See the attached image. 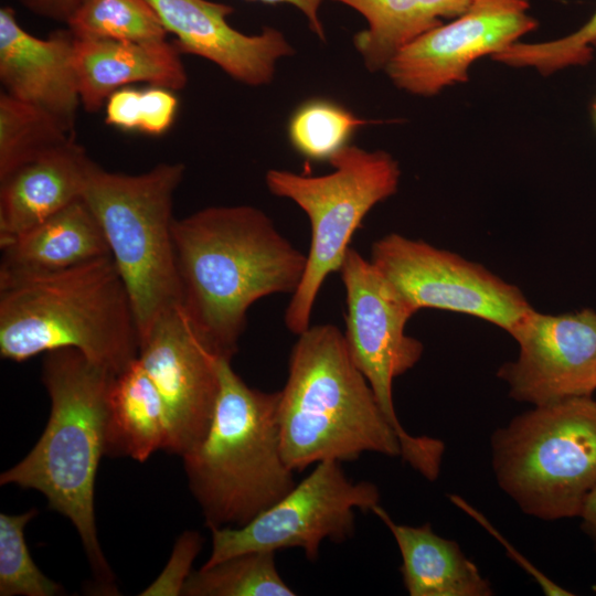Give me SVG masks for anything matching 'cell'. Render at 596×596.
I'll use <instances>...</instances> for the list:
<instances>
[{
    "label": "cell",
    "instance_id": "1",
    "mask_svg": "<svg viewBox=\"0 0 596 596\" xmlns=\"http://www.w3.org/2000/svg\"><path fill=\"white\" fill-rule=\"evenodd\" d=\"M172 234L181 307L216 354L232 360L248 308L269 295H292L307 254L251 205L202 209L174 220Z\"/></svg>",
    "mask_w": 596,
    "mask_h": 596
},
{
    "label": "cell",
    "instance_id": "2",
    "mask_svg": "<svg viewBox=\"0 0 596 596\" xmlns=\"http://www.w3.org/2000/svg\"><path fill=\"white\" fill-rule=\"evenodd\" d=\"M139 332L111 256L68 269L0 278V354L23 362L76 349L114 374L139 355Z\"/></svg>",
    "mask_w": 596,
    "mask_h": 596
},
{
    "label": "cell",
    "instance_id": "3",
    "mask_svg": "<svg viewBox=\"0 0 596 596\" xmlns=\"http://www.w3.org/2000/svg\"><path fill=\"white\" fill-rule=\"evenodd\" d=\"M281 454L292 471L364 453L402 454L400 438L349 352L344 333L326 323L298 334L279 391Z\"/></svg>",
    "mask_w": 596,
    "mask_h": 596
},
{
    "label": "cell",
    "instance_id": "4",
    "mask_svg": "<svg viewBox=\"0 0 596 596\" xmlns=\"http://www.w3.org/2000/svg\"><path fill=\"white\" fill-rule=\"evenodd\" d=\"M115 375L76 349L45 353L42 380L51 400L46 427L32 450L0 476L1 486L42 492L51 510L70 519L95 575L110 592L114 576L97 540L94 489Z\"/></svg>",
    "mask_w": 596,
    "mask_h": 596
},
{
    "label": "cell",
    "instance_id": "5",
    "mask_svg": "<svg viewBox=\"0 0 596 596\" xmlns=\"http://www.w3.org/2000/svg\"><path fill=\"white\" fill-rule=\"evenodd\" d=\"M220 387L204 438L182 456L189 487L206 526H243L296 485L281 454L279 391L248 386L219 363Z\"/></svg>",
    "mask_w": 596,
    "mask_h": 596
},
{
    "label": "cell",
    "instance_id": "6",
    "mask_svg": "<svg viewBox=\"0 0 596 596\" xmlns=\"http://www.w3.org/2000/svg\"><path fill=\"white\" fill-rule=\"evenodd\" d=\"M184 172L181 162H161L139 174L94 163L84 190L129 295L140 341L181 305L172 227L173 196Z\"/></svg>",
    "mask_w": 596,
    "mask_h": 596
},
{
    "label": "cell",
    "instance_id": "7",
    "mask_svg": "<svg viewBox=\"0 0 596 596\" xmlns=\"http://www.w3.org/2000/svg\"><path fill=\"white\" fill-rule=\"evenodd\" d=\"M499 487L531 517H579L596 487V401L578 395L533 406L491 437Z\"/></svg>",
    "mask_w": 596,
    "mask_h": 596
},
{
    "label": "cell",
    "instance_id": "8",
    "mask_svg": "<svg viewBox=\"0 0 596 596\" xmlns=\"http://www.w3.org/2000/svg\"><path fill=\"white\" fill-rule=\"evenodd\" d=\"M328 162L333 170L323 175L270 169L265 178L269 192L295 202L311 225L306 269L285 311V324L297 336L310 327L319 290L339 270L354 232L375 204L397 191L401 177L397 161L383 150L348 145Z\"/></svg>",
    "mask_w": 596,
    "mask_h": 596
},
{
    "label": "cell",
    "instance_id": "9",
    "mask_svg": "<svg viewBox=\"0 0 596 596\" xmlns=\"http://www.w3.org/2000/svg\"><path fill=\"white\" fill-rule=\"evenodd\" d=\"M338 272L345 290L344 338L352 360L396 432L403 460L426 479L435 480L440 472L444 443L407 433L393 402L394 380L423 355V343L405 331L416 311L373 263L354 248L348 249Z\"/></svg>",
    "mask_w": 596,
    "mask_h": 596
},
{
    "label": "cell",
    "instance_id": "10",
    "mask_svg": "<svg viewBox=\"0 0 596 596\" xmlns=\"http://www.w3.org/2000/svg\"><path fill=\"white\" fill-rule=\"evenodd\" d=\"M380 504V490L370 481L350 480L336 460L315 469L270 508L243 526L215 528L212 552L203 566L254 551L300 549L315 561L324 540L341 543L355 529V510Z\"/></svg>",
    "mask_w": 596,
    "mask_h": 596
},
{
    "label": "cell",
    "instance_id": "11",
    "mask_svg": "<svg viewBox=\"0 0 596 596\" xmlns=\"http://www.w3.org/2000/svg\"><path fill=\"white\" fill-rule=\"evenodd\" d=\"M370 260L416 312L423 308L459 312L510 333L532 308L517 286L422 240L387 234L373 243Z\"/></svg>",
    "mask_w": 596,
    "mask_h": 596
},
{
    "label": "cell",
    "instance_id": "12",
    "mask_svg": "<svg viewBox=\"0 0 596 596\" xmlns=\"http://www.w3.org/2000/svg\"><path fill=\"white\" fill-rule=\"evenodd\" d=\"M529 0H472L465 12L404 46L386 65L392 83L433 96L468 79L471 64L491 57L538 26Z\"/></svg>",
    "mask_w": 596,
    "mask_h": 596
},
{
    "label": "cell",
    "instance_id": "13",
    "mask_svg": "<svg viewBox=\"0 0 596 596\" xmlns=\"http://www.w3.org/2000/svg\"><path fill=\"white\" fill-rule=\"evenodd\" d=\"M138 358L164 404L166 451L182 457L210 427L220 387L221 356L180 305L163 313L141 339Z\"/></svg>",
    "mask_w": 596,
    "mask_h": 596
},
{
    "label": "cell",
    "instance_id": "14",
    "mask_svg": "<svg viewBox=\"0 0 596 596\" xmlns=\"http://www.w3.org/2000/svg\"><path fill=\"white\" fill-rule=\"evenodd\" d=\"M509 334L519 345V355L504 363L498 376L512 398L538 406L593 394L595 310L547 315L531 308Z\"/></svg>",
    "mask_w": 596,
    "mask_h": 596
},
{
    "label": "cell",
    "instance_id": "15",
    "mask_svg": "<svg viewBox=\"0 0 596 596\" xmlns=\"http://www.w3.org/2000/svg\"><path fill=\"white\" fill-rule=\"evenodd\" d=\"M181 53L203 57L233 79L262 86L273 81L276 63L294 54L283 32L264 28L244 34L230 25L234 8L210 0H148Z\"/></svg>",
    "mask_w": 596,
    "mask_h": 596
},
{
    "label": "cell",
    "instance_id": "16",
    "mask_svg": "<svg viewBox=\"0 0 596 596\" xmlns=\"http://www.w3.org/2000/svg\"><path fill=\"white\" fill-rule=\"evenodd\" d=\"M75 35L66 28L46 39L26 32L10 7L0 9V81L4 93L36 106L75 130L81 103Z\"/></svg>",
    "mask_w": 596,
    "mask_h": 596
},
{
    "label": "cell",
    "instance_id": "17",
    "mask_svg": "<svg viewBox=\"0 0 596 596\" xmlns=\"http://www.w3.org/2000/svg\"><path fill=\"white\" fill-rule=\"evenodd\" d=\"M172 42L152 43L75 36L74 62L82 107L98 111L108 97L130 84L180 91L188 75Z\"/></svg>",
    "mask_w": 596,
    "mask_h": 596
},
{
    "label": "cell",
    "instance_id": "18",
    "mask_svg": "<svg viewBox=\"0 0 596 596\" xmlns=\"http://www.w3.org/2000/svg\"><path fill=\"white\" fill-rule=\"evenodd\" d=\"M94 163L73 139L0 178V242L83 198Z\"/></svg>",
    "mask_w": 596,
    "mask_h": 596
},
{
    "label": "cell",
    "instance_id": "19",
    "mask_svg": "<svg viewBox=\"0 0 596 596\" xmlns=\"http://www.w3.org/2000/svg\"><path fill=\"white\" fill-rule=\"evenodd\" d=\"M0 278L55 273L109 256L103 230L83 198L0 242Z\"/></svg>",
    "mask_w": 596,
    "mask_h": 596
},
{
    "label": "cell",
    "instance_id": "20",
    "mask_svg": "<svg viewBox=\"0 0 596 596\" xmlns=\"http://www.w3.org/2000/svg\"><path fill=\"white\" fill-rule=\"evenodd\" d=\"M372 512L392 533L401 556L404 587L411 596H490V583L456 541L437 535L430 523L398 524L380 505Z\"/></svg>",
    "mask_w": 596,
    "mask_h": 596
},
{
    "label": "cell",
    "instance_id": "21",
    "mask_svg": "<svg viewBox=\"0 0 596 596\" xmlns=\"http://www.w3.org/2000/svg\"><path fill=\"white\" fill-rule=\"evenodd\" d=\"M168 421L163 401L139 358L111 381L107 397L105 455L146 461L166 450Z\"/></svg>",
    "mask_w": 596,
    "mask_h": 596
},
{
    "label": "cell",
    "instance_id": "22",
    "mask_svg": "<svg viewBox=\"0 0 596 596\" xmlns=\"http://www.w3.org/2000/svg\"><path fill=\"white\" fill-rule=\"evenodd\" d=\"M358 13L366 28L353 36V44L370 72L386 67L407 44L455 19L472 0H333Z\"/></svg>",
    "mask_w": 596,
    "mask_h": 596
},
{
    "label": "cell",
    "instance_id": "23",
    "mask_svg": "<svg viewBox=\"0 0 596 596\" xmlns=\"http://www.w3.org/2000/svg\"><path fill=\"white\" fill-rule=\"evenodd\" d=\"M73 139L74 132L51 114L1 92L0 178Z\"/></svg>",
    "mask_w": 596,
    "mask_h": 596
},
{
    "label": "cell",
    "instance_id": "24",
    "mask_svg": "<svg viewBox=\"0 0 596 596\" xmlns=\"http://www.w3.org/2000/svg\"><path fill=\"white\" fill-rule=\"evenodd\" d=\"M182 595L294 596L296 593L281 578L275 552L254 551L191 572Z\"/></svg>",
    "mask_w": 596,
    "mask_h": 596
},
{
    "label": "cell",
    "instance_id": "25",
    "mask_svg": "<svg viewBox=\"0 0 596 596\" xmlns=\"http://www.w3.org/2000/svg\"><path fill=\"white\" fill-rule=\"evenodd\" d=\"M66 25L76 38L152 43L168 35L148 0H81Z\"/></svg>",
    "mask_w": 596,
    "mask_h": 596
},
{
    "label": "cell",
    "instance_id": "26",
    "mask_svg": "<svg viewBox=\"0 0 596 596\" xmlns=\"http://www.w3.org/2000/svg\"><path fill=\"white\" fill-rule=\"evenodd\" d=\"M368 123L334 100L312 98L291 114L287 135L300 156L313 161H329Z\"/></svg>",
    "mask_w": 596,
    "mask_h": 596
},
{
    "label": "cell",
    "instance_id": "27",
    "mask_svg": "<svg viewBox=\"0 0 596 596\" xmlns=\"http://www.w3.org/2000/svg\"><path fill=\"white\" fill-rule=\"evenodd\" d=\"M38 514L0 513V595L55 596L64 594L61 584L46 577L33 562L24 539V526Z\"/></svg>",
    "mask_w": 596,
    "mask_h": 596
},
{
    "label": "cell",
    "instance_id": "28",
    "mask_svg": "<svg viewBox=\"0 0 596 596\" xmlns=\"http://www.w3.org/2000/svg\"><path fill=\"white\" fill-rule=\"evenodd\" d=\"M596 49V11L575 32L539 43L515 42L492 60L513 67H532L542 75L575 65L587 64Z\"/></svg>",
    "mask_w": 596,
    "mask_h": 596
},
{
    "label": "cell",
    "instance_id": "29",
    "mask_svg": "<svg viewBox=\"0 0 596 596\" xmlns=\"http://www.w3.org/2000/svg\"><path fill=\"white\" fill-rule=\"evenodd\" d=\"M203 545V538L196 531H185L177 540L170 560L160 575L141 596H177L191 574V565Z\"/></svg>",
    "mask_w": 596,
    "mask_h": 596
},
{
    "label": "cell",
    "instance_id": "30",
    "mask_svg": "<svg viewBox=\"0 0 596 596\" xmlns=\"http://www.w3.org/2000/svg\"><path fill=\"white\" fill-rule=\"evenodd\" d=\"M178 109V98L164 87L151 86L139 89L136 104V130L159 136L173 124Z\"/></svg>",
    "mask_w": 596,
    "mask_h": 596
},
{
    "label": "cell",
    "instance_id": "31",
    "mask_svg": "<svg viewBox=\"0 0 596 596\" xmlns=\"http://www.w3.org/2000/svg\"><path fill=\"white\" fill-rule=\"evenodd\" d=\"M450 500L461 508L464 511L468 512L476 521H478L483 528H486L492 535L498 538V540L507 546V550L510 552L511 556L539 583L541 588L547 595H573L568 590L558 586L556 583L546 577L542 572L534 567L526 558L520 555L509 543L505 542L504 538L499 534L488 520L485 519L478 511L467 504L458 496H450Z\"/></svg>",
    "mask_w": 596,
    "mask_h": 596
},
{
    "label": "cell",
    "instance_id": "32",
    "mask_svg": "<svg viewBox=\"0 0 596 596\" xmlns=\"http://www.w3.org/2000/svg\"><path fill=\"white\" fill-rule=\"evenodd\" d=\"M32 13L66 23L81 0H19Z\"/></svg>",
    "mask_w": 596,
    "mask_h": 596
},
{
    "label": "cell",
    "instance_id": "33",
    "mask_svg": "<svg viewBox=\"0 0 596 596\" xmlns=\"http://www.w3.org/2000/svg\"><path fill=\"white\" fill-rule=\"evenodd\" d=\"M267 4H290L297 8L307 19L311 31L321 40L326 41L324 28L319 17L320 6L324 0H249Z\"/></svg>",
    "mask_w": 596,
    "mask_h": 596
},
{
    "label": "cell",
    "instance_id": "34",
    "mask_svg": "<svg viewBox=\"0 0 596 596\" xmlns=\"http://www.w3.org/2000/svg\"><path fill=\"white\" fill-rule=\"evenodd\" d=\"M582 529L593 541L596 550V487L587 496L579 517Z\"/></svg>",
    "mask_w": 596,
    "mask_h": 596
},
{
    "label": "cell",
    "instance_id": "35",
    "mask_svg": "<svg viewBox=\"0 0 596 596\" xmlns=\"http://www.w3.org/2000/svg\"><path fill=\"white\" fill-rule=\"evenodd\" d=\"M593 119H594V124L596 126V102L593 105Z\"/></svg>",
    "mask_w": 596,
    "mask_h": 596
},
{
    "label": "cell",
    "instance_id": "36",
    "mask_svg": "<svg viewBox=\"0 0 596 596\" xmlns=\"http://www.w3.org/2000/svg\"><path fill=\"white\" fill-rule=\"evenodd\" d=\"M594 385H595V390H596V379H595V383H594Z\"/></svg>",
    "mask_w": 596,
    "mask_h": 596
}]
</instances>
